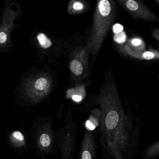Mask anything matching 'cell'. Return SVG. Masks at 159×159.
Returning <instances> with one entry per match:
<instances>
[{"label":"cell","instance_id":"cell-1","mask_svg":"<svg viewBox=\"0 0 159 159\" xmlns=\"http://www.w3.org/2000/svg\"><path fill=\"white\" fill-rule=\"evenodd\" d=\"M125 5L128 10L136 18L152 22L159 21L158 16L148 8L142 1L129 0L126 2Z\"/></svg>","mask_w":159,"mask_h":159},{"label":"cell","instance_id":"cell-2","mask_svg":"<svg viewBox=\"0 0 159 159\" xmlns=\"http://www.w3.org/2000/svg\"><path fill=\"white\" fill-rule=\"evenodd\" d=\"M130 55L139 60H157L159 59V51L157 50L154 51H146L143 52L136 50H130Z\"/></svg>","mask_w":159,"mask_h":159},{"label":"cell","instance_id":"cell-3","mask_svg":"<svg viewBox=\"0 0 159 159\" xmlns=\"http://www.w3.org/2000/svg\"><path fill=\"white\" fill-rule=\"evenodd\" d=\"M10 143L17 147H21L25 144V139L22 133L19 131H15L11 133L9 137Z\"/></svg>","mask_w":159,"mask_h":159},{"label":"cell","instance_id":"cell-4","mask_svg":"<svg viewBox=\"0 0 159 159\" xmlns=\"http://www.w3.org/2000/svg\"><path fill=\"white\" fill-rule=\"evenodd\" d=\"M94 151L93 147V144L90 141L89 144L86 142L84 144V146L82 148V153H81V159H93L94 157Z\"/></svg>","mask_w":159,"mask_h":159},{"label":"cell","instance_id":"cell-5","mask_svg":"<svg viewBox=\"0 0 159 159\" xmlns=\"http://www.w3.org/2000/svg\"><path fill=\"white\" fill-rule=\"evenodd\" d=\"M99 9L102 16H107L109 15L111 11L110 3L107 0H102L99 2Z\"/></svg>","mask_w":159,"mask_h":159},{"label":"cell","instance_id":"cell-6","mask_svg":"<svg viewBox=\"0 0 159 159\" xmlns=\"http://www.w3.org/2000/svg\"><path fill=\"white\" fill-rule=\"evenodd\" d=\"M70 68L71 71L76 75L81 74L83 71V67L81 63L76 60H74L71 62Z\"/></svg>","mask_w":159,"mask_h":159},{"label":"cell","instance_id":"cell-7","mask_svg":"<svg viewBox=\"0 0 159 159\" xmlns=\"http://www.w3.org/2000/svg\"><path fill=\"white\" fill-rule=\"evenodd\" d=\"M40 45L44 49H47L52 46V43L44 34L40 33L37 36Z\"/></svg>","mask_w":159,"mask_h":159},{"label":"cell","instance_id":"cell-8","mask_svg":"<svg viewBox=\"0 0 159 159\" xmlns=\"http://www.w3.org/2000/svg\"><path fill=\"white\" fill-rule=\"evenodd\" d=\"M47 85V80L44 77H40L35 81L34 87L36 90L43 91L46 88Z\"/></svg>","mask_w":159,"mask_h":159},{"label":"cell","instance_id":"cell-9","mask_svg":"<svg viewBox=\"0 0 159 159\" xmlns=\"http://www.w3.org/2000/svg\"><path fill=\"white\" fill-rule=\"evenodd\" d=\"M159 154V142L153 145L147 151L146 156V158L152 157Z\"/></svg>","mask_w":159,"mask_h":159},{"label":"cell","instance_id":"cell-10","mask_svg":"<svg viewBox=\"0 0 159 159\" xmlns=\"http://www.w3.org/2000/svg\"><path fill=\"white\" fill-rule=\"evenodd\" d=\"M51 140L50 137L47 133H43L41 134L39 138V143L42 147L46 148L48 147L50 145Z\"/></svg>","mask_w":159,"mask_h":159},{"label":"cell","instance_id":"cell-11","mask_svg":"<svg viewBox=\"0 0 159 159\" xmlns=\"http://www.w3.org/2000/svg\"><path fill=\"white\" fill-rule=\"evenodd\" d=\"M126 35L124 32L122 31L118 33L115 34L114 35V40L119 44H122L126 41Z\"/></svg>","mask_w":159,"mask_h":159},{"label":"cell","instance_id":"cell-12","mask_svg":"<svg viewBox=\"0 0 159 159\" xmlns=\"http://www.w3.org/2000/svg\"><path fill=\"white\" fill-rule=\"evenodd\" d=\"M143 44H144L143 41L141 39H138V38H134V39H133L132 40V44L135 47L139 46V47L141 49L142 48V46L144 48L145 45H142ZM142 50H143V49H142Z\"/></svg>","mask_w":159,"mask_h":159},{"label":"cell","instance_id":"cell-13","mask_svg":"<svg viewBox=\"0 0 159 159\" xmlns=\"http://www.w3.org/2000/svg\"><path fill=\"white\" fill-rule=\"evenodd\" d=\"M123 27L120 24H116L113 26V31L115 33H118L123 31Z\"/></svg>","mask_w":159,"mask_h":159},{"label":"cell","instance_id":"cell-14","mask_svg":"<svg viewBox=\"0 0 159 159\" xmlns=\"http://www.w3.org/2000/svg\"><path fill=\"white\" fill-rule=\"evenodd\" d=\"M152 35L155 39L159 42V29H155L152 30Z\"/></svg>","mask_w":159,"mask_h":159},{"label":"cell","instance_id":"cell-15","mask_svg":"<svg viewBox=\"0 0 159 159\" xmlns=\"http://www.w3.org/2000/svg\"><path fill=\"white\" fill-rule=\"evenodd\" d=\"M86 128L89 130H93L95 129V127L90 120H88L86 123Z\"/></svg>","mask_w":159,"mask_h":159},{"label":"cell","instance_id":"cell-16","mask_svg":"<svg viewBox=\"0 0 159 159\" xmlns=\"http://www.w3.org/2000/svg\"><path fill=\"white\" fill-rule=\"evenodd\" d=\"M73 8L75 10H80L83 8V5L82 3L79 2H76L73 5Z\"/></svg>","mask_w":159,"mask_h":159},{"label":"cell","instance_id":"cell-17","mask_svg":"<svg viewBox=\"0 0 159 159\" xmlns=\"http://www.w3.org/2000/svg\"><path fill=\"white\" fill-rule=\"evenodd\" d=\"M72 99L75 101L78 102L82 100V97L80 96H79V95H74L72 96Z\"/></svg>","mask_w":159,"mask_h":159},{"label":"cell","instance_id":"cell-18","mask_svg":"<svg viewBox=\"0 0 159 159\" xmlns=\"http://www.w3.org/2000/svg\"><path fill=\"white\" fill-rule=\"evenodd\" d=\"M155 2H157L159 5V0H157V1H155Z\"/></svg>","mask_w":159,"mask_h":159}]
</instances>
